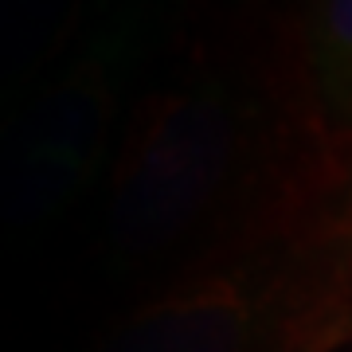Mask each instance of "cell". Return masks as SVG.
I'll list each match as a JSON object with an SVG mask.
<instances>
[{
	"label": "cell",
	"mask_w": 352,
	"mask_h": 352,
	"mask_svg": "<svg viewBox=\"0 0 352 352\" xmlns=\"http://www.w3.org/2000/svg\"><path fill=\"white\" fill-rule=\"evenodd\" d=\"M263 98L223 67L188 71L129 110L106 196V258L129 274L212 251L263 219Z\"/></svg>",
	"instance_id": "1"
},
{
	"label": "cell",
	"mask_w": 352,
	"mask_h": 352,
	"mask_svg": "<svg viewBox=\"0 0 352 352\" xmlns=\"http://www.w3.org/2000/svg\"><path fill=\"white\" fill-rule=\"evenodd\" d=\"M145 51V20L113 16L0 113V227L63 215L98 180Z\"/></svg>",
	"instance_id": "2"
},
{
	"label": "cell",
	"mask_w": 352,
	"mask_h": 352,
	"mask_svg": "<svg viewBox=\"0 0 352 352\" xmlns=\"http://www.w3.org/2000/svg\"><path fill=\"white\" fill-rule=\"evenodd\" d=\"M305 329L302 251L263 215L113 321L98 352H298Z\"/></svg>",
	"instance_id": "3"
},
{
	"label": "cell",
	"mask_w": 352,
	"mask_h": 352,
	"mask_svg": "<svg viewBox=\"0 0 352 352\" xmlns=\"http://www.w3.org/2000/svg\"><path fill=\"white\" fill-rule=\"evenodd\" d=\"M75 8L63 4H0V113L71 55Z\"/></svg>",
	"instance_id": "4"
},
{
	"label": "cell",
	"mask_w": 352,
	"mask_h": 352,
	"mask_svg": "<svg viewBox=\"0 0 352 352\" xmlns=\"http://www.w3.org/2000/svg\"><path fill=\"white\" fill-rule=\"evenodd\" d=\"M302 55L317 118L352 133V0H325L305 12Z\"/></svg>",
	"instance_id": "5"
}]
</instances>
